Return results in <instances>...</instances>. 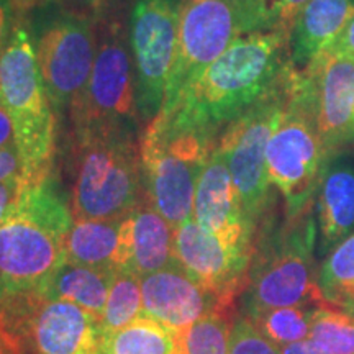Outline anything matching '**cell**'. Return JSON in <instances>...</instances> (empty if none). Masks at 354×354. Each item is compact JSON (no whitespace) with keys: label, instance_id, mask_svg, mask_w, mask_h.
<instances>
[{"label":"cell","instance_id":"6da1fadb","mask_svg":"<svg viewBox=\"0 0 354 354\" xmlns=\"http://www.w3.org/2000/svg\"><path fill=\"white\" fill-rule=\"evenodd\" d=\"M292 66L289 33L241 35L190 84L171 110L218 133L272 92Z\"/></svg>","mask_w":354,"mask_h":354},{"label":"cell","instance_id":"7a4b0ae2","mask_svg":"<svg viewBox=\"0 0 354 354\" xmlns=\"http://www.w3.org/2000/svg\"><path fill=\"white\" fill-rule=\"evenodd\" d=\"M73 223V210L51 174L26 185L0 223V299L44 294L66 263Z\"/></svg>","mask_w":354,"mask_h":354},{"label":"cell","instance_id":"3957f363","mask_svg":"<svg viewBox=\"0 0 354 354\" xmlns=\"http://www.w3.org/2000/svg\"><path fill=\"white\" fill-rule=\"evenodd\" d=\"M317 223L313 203L282 221H261L243 289V317L290 305L320 304L317 295Z\"/></svg>","mask_w":354,"mask_h":354},{"label":"cell","instance_id":"277c9868","mask_svg":"<svg viewBox=\"0 0 354 354\" xmlns=\"http://www.w3.org/2000/svg\"><path fill=\"white\" fill-rule=\"evenodd\" d=\"M216 135L171 110L159 112L141 136L146 197L174 230L192 218L198 179L218 146Z\"/></svg>","mask_w":354,"mask_h":354},{"label":"cell","instance_id":"5b68a950","mask_svg":"<svg viewBox=\"0 0 354 354\" xmlns=\"http://www.w3.org/2000/svg\"><path fill=\"white\" fill-rule=\"evenodd\" d=\"M136 133L128 128H110L76 135L74 218L122 220L145 201L143 165Z\"/></svg>","mask_w":354,"mask_h":354},{"label":"cell","instance_id":"8992f818","mask_svg":"<svg viewBox=\"0 0 354 354\" xmlns=\"http://www.w3.org/2000/svg\"><path fill=\"white\" fill-rule=\"evenodd\" d=\"M0 99L13 118L17 146L24 158L28 183L50 176L56 113L39 74L33 35L20 19H17L0 55Z\"/></svg>","mask_w":354,"mask_h":354},{"label":"cell","instance_id":"52a82bcc","mask_svg":"<svg viewBox=\"0 0 354 354\" xmlns=\"http://www.w3.org/2000/svg\"><path fill=\"white\" fill-rule=\"evenodd\" d=\"M326 158L308 79L294 69L286 110L266 149L269 183L284 198L287 216L312 205Z\"/></svg>","mask_w":354,"mask_h":354},{"label":"cell","instance_id":"ba28073f","mask_svg":"<svg viewBox=\"0 0 354 354\" xmlns=\"http://www.w3.org/2000/svg\"><path fill=\"white\" fill-rule=\"evenodd\" d=\"M294 69L292 66L272 92L230 123L218 140V148L227 158L243 210L256 230L271 212L272 197L266 149L286 110Z\"/></svg>","mask_w":354,"mask_h":354},{"label":"cell","instance_id":"9c48e42d","mask_svg":"<svg viewBox=\"0 0 354 354\" xmlns=\"http://www.w3.org/2000/svg\"><path fill=\"white\" fill-rule=\"evenodd\" d=\"M74 131L128 128L138 131L135 71L130 41L117 20H107L97 39L94 68L82 94L71 107Z\"/></svg>","mask_w":354,"mask_h":354},{"label":"cell","instance_id":"30bf717a","mask_svg":"<svg viewBox=\"0 0 354 354\" xmlns=\"http://www.w3.org/2000/svg\"><path fill=\"white\" fill-rule=\"evenodd\" d=\"M94 21L87 13L53 10L33 33L38 69L56 115L71 110L91 77L97 53Z\"/></svg>","mask_w":354,"mask_h":354},{"label":"cell","instance_id":"8fae6325","mask_svg":"<svg viewBox=\"0 0 354 354\" xmlns=\"http://www.w3.org/2000/svg\"><path fill=\"white\" fill-rule=\"evenodd\" d=\"M183 0H133L130 50L140 122L149 123L161 112L174 66Z\"/></svg>","mask_w":354,"mask_h":354},{"label":"cell","instance_id":"7c38bea8","mask_svg":"<svg viewBox=\"0 0 354 354\" xmlns=\"http://www.w3.org/2000/svg\"><path fill=\"white\" fill-rule=\"evenodd\" d=\"M241 35L233 0H183L179 41L161 112L174 109L190 84Z\"/></svg>","mask_w":354,"mask_h":354},{"label":"cell","instance_id":"4fadbf2b","mask_svg":"<svg viewBox=\"0 0 354 354\" xmlns=\"http://www.w3.org/2000/svg\"><path fill=\"white\" fill-rule=\"evenodd\" d=\"M192 218L232 253L251 259L258 230L245 215L227 158L218 146L198 179Z\"/></svg>","mask_w":354,"mask_h":354},{"label":"cell","instance_id":"5bb4252c","mask_svg":"<svg viewBox=\"0 0 354 354\" xmlns=\"http://www.w3.org/2000/svg\"><path fill=\"white\" fill-rule=\"evenodd\" d=\"M304 71L326 156L346 149L354 125V59L326 51Z\"/></svg>","mask_w":354,"mask_h":354},{"label":"cell","instance_id":"9a60e30c","mask_svg":"<svg viewBox=\"0 0 354 354\" xmlns=\"http://www.w3.org/2000/svg\"><path fill=\"white\" fill-rule=\"evenodd\" d=\"M15 339L32 343L37 354H99L100 322L76 304L39 295L20 322Z\"/></svg>","mask_w":354,"mask_h":354},{"label":"cell","instance_id":"2e32d148","mask_svg":"<svg viewBox=\"0 0 354 354\" xmlns=\"http://www.w3.org/2000/svg\"><path fill=\"white\" fill-rule=\"evenodd\" d=\"M174 256L192 279L218 299L225 312L245 289L251 259L232 253L194 218L176 230Z\"/></svg>","mask_w":354,"mask_h":354},{"label":"cell","instance_id":"e0dca14e","mask_svg":"<svg viewBox=\"0 0 354 354\" xmlns=\"http://www.w3.org/2000/svg\"><path fill=\"white\" fill-rule=\"evenodd\" d=\"M141 317L161 323L171 331L187 330L201 318L225 310L212 292L202 287L177 259L156 272L141 277Z\"/></svg>","mask_w":354,"mask_h":354},{"label":"cell","instance_id":"ac0fdd59","mask_svg":"<svg viewBox=\"0 0 354 354\" xmlns=\"http://www.w3.org/2000/svg\"><path fill=\"white\" fill-rule=\"evenodd\" d=\"M317 256L325 259L354 233V156L346 149L326 158L315 197Z\"/></svg>","mask_w":354,"mask_h":354},{"label":"cell","instance_id":"d6986e66","mask_svg":"<svg viewBox=\"0 0 354 354\" xmlns=\"http://www.w3.org/2000/svg\"><path fill=\"white\" fill-rule=\"evenodd\" d=\"M176 230L148 198L122 220L117 269L136 276L156 272L176 259Z\"/></svg>","mask_w":354,"mask_h":354},{"label":"cell","instance_id":"ffe728a7","mask_svg":"<svg viewBox=\"0 0 354 354\" xmlns=\"http://www.w3.org/2000/svg\"><path fill=\"white\" fill-rule=\"evenodd\" d=\"M354 19V0H308L289 33L290 61L304 69L333 46Z\"/></svg>","mask_w":354,"mask_h":354},{"label":"cell","instance_id":"44dd1931","mask_svg":"<svg viewBox=\"0 0 354 354\" xmlns=\"http://www.w3.org/2000/svg\"><path fill=\"white\" fill-rule=\"evenodd\" d=\"M113 274L115 269L87 268L66 261L48 282L43 297L76 304L100 322Z\"/></svg>","mask_w":354,"mask_h":354},{"label":"cell","instance_id":"7402d4cb","mask_svg":"<svg viewBox=\"0 0 354 354\" xmlns=\"http://www.w3.org/2000/svg\"><path fill=\"white\" fill-rule=\"evenodd\" d=\"M122 220L74 218L66 238V261L87 268L117 269Z\"/></svg>","mask_w":354,"mask_h":354},{"label":"cell","instance_id":"603a6c76","mask_svg":"<svg viewBox=\"0 0 354 354\" xmlns=\"http://www.w3.org/2000/svg\"><path fill=\"white\" fill-rule=\"evenodd\" d=\"M317 295L320 304L354 317V233L322 261Z\"/></svg>","mask_w":354,"mask_h":354},{"label":"cell","instance_id":"cb8c5ba5","mask_svg":"<svg viewBox=\"0 0 354 354\" xmlns=\"http://www.w3.org/2000/svg\"><path fill=\"white\" fill-rule=\"evenodd\" d=\"M176 331L141 317L125 328L104 335L99 354H174Z\"/></svg>","mask_w":354,"mask_h":354},{"label":"cell","instance_id":"d4e9b609","mask_svg":"<svg viewBox=\"0 0 354 354\" xmlns=\"http://www.w3.org/2000/svg\"><path fill=\"white\" fill-rule=\"evenodd\" d=\"M318 305L320 304L310 302L264 310L248 320L274 344L286 346L308 338Z\"/></svg>","mask_w":354,"mask_h":354},{"label":"cell","instance_id":"484cf974","mask_svg":"<svg viewBox=\"0 0 354 354\" xmlns=\"http://www.w3.org/2000/svg\"><path fill=\"white\" fill-rule=\"evenodd\" d=\"M143 313L141 277L128 269H115L107 305L100 320L102 336L125 328Z\"/></svg>","mask_w":354,"mask_h":354},{"label":"cell","instance_id":"4316f807","mask_svg":"<svg viewBox=\"0 0 354 354\" xmlns=\"http://www.w3.org/2000/svg\"><path fill=\"white\" fill-rule=\"evenodd\" d=\"M308 0H233L243 35L284 32L292 25Z\"/></svg>","mask_w":354,"mask_h":354},{"label":"cell","instance_id":"83f0119b","mask_svg":"<svg viewBox=\"0 0 354 354\" xmlns=\"http://www.w3.org/2000/svg\"><path fill=\"white\" fill-rule=\"evenodd\" d=\"M308 338L328 354H354V317L318 305Z\"/></svg>","mask_w":354,"mask_h":354},{"label":"cell","instance_id":"f1b7e54d","mask_svg":"<svg viewBox=\"0 0 354 354\" xmlns=\"http://www.w3.org/2000/svg\"><path fill=\"white\" fill-rule=\"evenodd\" d=\"M228 320L212 313L176 335L174 354H228Z\"/></svg>","mask_w":354,"mask_h":354},{"label":"cell","instance_id":"f546056e","mask_svg":"<svg viewBox=\"0 0 354 354\" xmlns=\"http://www.w3.org/2000/svg\"><path fill=\"white\" fill-rule=\"evenodd\" d=\"M228 354H281V346L266 338L246 317H238L230 328Z\"/></svg>","mask_w":354,"mask_h":354},{"label":"cell","instance_id":"4dcf8cb0","mask_svg":"<svg viewBox=\"0 0 354 354\" xmlns=\"http://www.w3.org/2000/svg\"><path fill=\"white\" fill-rule=\"evenodd\" d=\"M28 184V179L25 176H17L0 183V223Z\"/></svg>","mask_w":354,"mask_h":354},{"label":"cell","instance_id":"1f68e13d","mask_svg":"<svg viewBox=\"0 0 354 354\" xmlns=\"http://www.w3.org/2000/svg\"><path fill=\"white\" fill-rule=\"evenodd\" d=\"M17 176H25V162L19 146L12 145L0 149V183Z\"/></svg>","mask_w":354,"mask_h":354},{"label":"cell","instance_id":"d6a6232c","mask_svg":"<svg viewBox=\"0 0 354 354\" xmlns=\"http://www.w3.org/2000/svg\"><path fill=\"white\" fill-rule=\"evenodd\" d=\"M15 19H13V0H0V55L10 38L15 26Z\"/></svg>","mask_w":354,"mask_h":354},{"label":"cell","instance_id":"836d02e7","mask_svg":"<svg viewBox=\"0 0 354 354\" xmlns=\"http://www.w3.org/2000/svg\"><path fill=\"white\" fill-rule=\"evenodd\" d=\"M12 145H17L15 125H13L10 112H8L6 104L0 99V149Z\"/></svg>","mask_w":354,"mask_h":354},{"label":"cell","instance_id":"e575fe53","mask_svg":"<svg viewBox=\"0 0 354 354\" xmlns=\"http://www.w3.org/2000/svg\"><path fill=\"white\" fill-rule=\"evenodd\" d=\"M328 51L354 59V19L349 21V25L344 28V32L339 35V38L336 39Z\"/></svg>","mask_w":354,"mask_h":354},{"label":"cell","instance_id":"d590c367","mask_svg":"<svg viewBox=\"0 0 354 354\" xmlns=\"http://www.w3.org/2000/svg\"><path fill=\"white\" fill-rule=\"evenodd\" d=\"M281 354H328L318 348L312 339H302V342H295L286 346H281Z\"/></svg>","mask_w":354,"mask_h":354},{"label":"cell","instance_id":"8d00e7d4","mask_svg":"<svg viewBox=\"0 0 354 354\" xmlns=\"http://www.w3.org/2000/svg\"><path fill=\"white\" fill-rule=\"evenodd\" d=\"M21 344L8 333L2 320H0V354H20Z\"/></svg>","mask_w":354,"mask_h":354},{"label":"cell","instance_id":"74e56055","mask_svg":"<svg viewBox=\"0 0 354 354\" xmlns=\"http://www.w3.org/2000/svg\"><path fill=\"white\" fill-rule=\"evenodd\" d=\"M74 2H76L77 6H81L84 10H88L92 15H95L97 19H99L102 13L109 10L113 0H74Z\"/></svg>","mask_w":354,"mask_h":354},{"label":"cell","instance_id":"f35d334b","mask_svg":"<svg viewBox=\"0 0 354 354\" xmlns=\"http://www.w3.org/2000/svg\"><path fill=\"white\" fill-rule=\"evenodd\" d=\"M19 6L24 7H44V6H50L53 0H17Z\"/></svg>","mask_w":354,"mask_h":354},{"label":"cell","instance_id":"ab89813d","mask_svg":"<svg viewBox=\"0 0 354 354\" xmlns=\"http://www.w3.org/2000/svg\"><path fill=\"white\" fill-rule=\"evenodd\" d=\"M351 143L354 145V125H353V140H351Z\"/></svg>","mask_w":354,"mask_h":354}]
</instances>
